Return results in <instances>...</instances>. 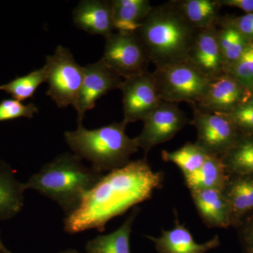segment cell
Masks as SVG:
<instances>
[{
  "label": "cell",
  "instance_id": "obj_30",
  "mask_svg": "<svg viewBox=\"0 0 253 253\" xmlns=\"http://www.w3.org/2000/svg\"><path fill=\"white\" fill-rule=\"evenodd\" d=\"M235 229L243 253H253V212L244 217Z\"/></svg>",
  "mask_w": 253,
  "mask_h": 253
},
{
  "label": "cell",
  "instance_id": "obj_19",
  "mask_svg": "<svg viewBox=\"0 0 253 253\" xmlns=\"http://www.w3.org/2000/svg\"><path fill=\"white\" fill-rule=\"evenodd\" d=\"M140 212V208L135 206L117 230L107 235L97 236L88 241L85 253H131L129 239L131 227Z\"/></svg>",
  "mask_w": 253,
  "mask_h": 253
},
{
  "label": "cell",
  "instance_id": "obj_16",
  "mask_svg": "<svg viewBox=\"0 0 253 253\" xmlns=\"http://www.w3.org/2000/svg\"><path fill=\"white\" fill-rule=\"evenodd\" d=\"M191 197L201 219L208 227L231 226L230 208L220 190L192 189Z\"/></svg>",
  "mask_w": 253,
  "mask_h": 253
},
{
  "label": "cell",
  "instance_id": "obj_9",
  "mask_svg": "<svg viewBox=\"0 0 253 253\" xmlns=\"http://www.w3.org/2000/svg\"><path fill=\"white\" fill-rule=\"evenodd\" d=\"M143 123L142 131L135 139L138 147L144 150L146 157L153 148L172 139L191 121L178 104L161 101Z\"/></svg>",
  "mask_w": 253,
  "mask_h": 253
},
{
  "label": "cell",
  "instance_id": "obj_6",
  "mask_svg": "<svg viewBox=\"0 0 253 253\" xmlns=\"http://www.w3.org/2000/svg\"><path fill=\"white\" fill-rule=\"evenodd\" d=\"M46 68L49 89L46 95L59 109L71 106L75 108L81 89L84 67L80 66L68 48L59 45L54 54L46 56Z\"/></svg>",
  "mask_w": 253,
  "mask_h": 253
},
{
  "label": "cell",
  "instance_id": "obj_21",
  "mask_svg": "<svg viewBox=\"0 0 253 253\" xmlns=\"http://www.w3.org/2000/svg\"><path fill=\"white\" fill-rule=\"evenodd\" d=\"M113 23L118 31L136 32L152 9L149 0H113Z\"/></svg>",
  "mask_w": 253,
  "mask_h": 253
},
{
  "label": "cell",
  "instance_id": "obj_12",
  "mask_svg": "<svg viewBox=\"0 0 253 253\" xmlns=\"http://www.w3.org/2000/svg\"><path fill=\"white\" fill-rule=\"evenodd\" d=\"M251 96L252 93L247 87L226 74L211 81L204 96L191 107L208 112L229 113L247 102Z\"/></svg>",
  "mask_w": 253,
  "mask_h": 253
},
{
  "label": "cell",
  "instance_id": "obj_23",
  "mask_svg": "<svg viewBox=\"0 0 253 253\" xmlns=\"http://www.w3.org/2000/svg\"><path fill=\"white\" fill-rule=\"evenodd\" d=\"M221 160L228 174H253V134H241Z\"/></svg>",
  "mask_w": 253,
  "mask_h": 253
},
{
  "label": "cell",
  "instance_id": "obj_15",
  "mask_svg": "<svg viewBox=\"0 0 253 253\" xmlns=\"http://www.w3.org/2000/svg\"><path fill=\"white\" fill-rule=\"evenodd\" d=\"M175 226L171 230L162 229V234L158 238L146 236L155 244L158 253H206L220 246L219 236L203 244L195 242L192 234L184 224H179L177 212L174 211Z\"/></svg>",
  "mask_w": 253,
  "mask_h": 253
},
{
  "label": "cell",
  "instance_id": "obj_2",
  "mask_svg": "<svg viewBox=\"0 0 253 253\" xmlns=\"http://www.w3.org/2000/svg\"><path fill=\"white\" fill-rule=\"evenodd\" d=\"M104 175L84 166L77 155L66 152L44 164L24 186L54 201L67 217L77 211Z\"/></svg>",
  "mask_w": 253,
  "mask_h": 253
},
{
  "label": "cell",
  "instance_id": "obj_37",
  "mask_svg": "<svg viewBox=\"0 0 253 253\" xmlns=\"http://www.w3.org/2000/svg\"><path fill=\"white\" fill-rule=\"evenodd\" d=\"M0 253H6V252H4V251H0Z\"/></svg>",
  "mask_w": 253,
  "mask_h": 253
},
{
  "label": "cell",
  "instance_id": "obj_1",
  "mask_svg": "<svg viewBox=\"0 0 253 253\" xmlns=\"http://www.w3.org/2000/svg\"><path fill=\"white\" fill-rule=\"evenodd\" d=\"M163 181L164 173L154 172L146 157L130 161L104 175L77 211L65 218L64 231L70 234L89 229L103 232L111 219L151 199Z\"/></svg>",
  "mask_w": 253,
  "mask_h": 253
},
{
  "label": "cell",
  "instance_id": "obj_5",
  "mask_svg": "<svg viewBox=\"0 0 253 253\" xmlns=\"http://www.w3.org/2000/svg\"><path fill=\"white\" fill-rule=\"evenodd\" d=\"M153 76L161 101L191 106L199 102L211 81L187 61L156 68Z\"/></svg>",
  "mask_w": 253,
  "mask_h": 253
},
{
  "label": "cell",
  "instance_id": "obj_28",
  "mask_svg": "<svg viewBox=\"0 0 253 253\" xmlns=\"http://www.w3.org/2000/svg\"><path fill=\"white\" fill-rule=\"evenodd\" d=\"M38 108L31 103L24 105L16 99H6L0 103V122L18 118H33Z\"/></svg>",
  "mask_w": 253,
  "mask_h": 253
},
{
  "label": "cell",
  "instance_id": "obj_35",
  "mask_svg": "<svg viewBox=\"0 0 253 253\" xmlns=\"http://www.w3.org/2000/svg\"><path fill=\"white\" fill-rule=\"evenodd\" d=\"M249 101V102L253 103V94H252V96H251V97L250 98L249 101Z\"/></svg>",
  "mask_w": 253,
  "mask_h": 253
},
{
  "label": "cell",
  "instance_id": "obj_27",
  "mask_svg": "<svg viewBox=\"0 0 253 253\" xmlns=\"http://www.w3.org/2000/svg\"><path fill=\"white\" fill-rule=\"evenodd\" d=\"M227 74L250 89L253 84V41L249 43L239 59L228 71Z\"/></svg>",
  "mask_w": 253,
  "mask_h": 253
},
{
  "label": "cell",
  "instance_id": "obj_14",
  "mask_svg": "<svg viewBox=\"0 0 253 253\" xmlns=\"http://www.w3.org/2000/svg\"><path fill=\"white\" fill-rule=\"evenodd\" d=\"M73 20L79 29L105 38L115 30L111 1L83 0L73 10Z\"/></svg>",
  "mask_w": 253,
  "mask_h": 253
},
{
  "label": "cell",
  "instance_id": "obj_34",
  "mask_svg": "<svg viewBox=\"0 0 253 253\" xmlns=\"http://www.w3.org/2000/svg\"><path fill=\"white\" fill-rule=\"evenodd\" d=\"M59 253H83L80 252V251H76V250H74V249H68V250H66V251H61V252H60Z\"/></svg>",
  "mask_w": 253,
  "mask_h": 253
},
{
  "label": "cell",
  "instance_id": "obj_33",
  "mask_svg": "<svg viewBox=\"0 0 253 253\" xmlns=\"http://www.w3.org/2000/svg\"><path fill=\"white\" fill-rule=\"evenodd\" d=\"M0 251H4V252L6 253H11L10 251H8L6 249V248L5 247L4 245L3 244L2 241H1V237H0Z\"/></svg>",
  "mask_w": 253,
  "mask_h": 253
},
{
  "label": "cell",
  "instance_id": "obj_4",
  "mask_svg": "<svg viewBox=\"0 0 253 253\" xmlns=\"http://www.w3.org/2000/svg\"><path fill=\"white\" fill-rule=\"evenodd\" d=\"M126 126L123 121L94 129L78 125L76 130L64 133L65 140L73 154L89 161L95 170L109 173L130 162L139 149L135 138L126 135Z\"/></svg>",
  "mask_w": 253,
  "mask_h": 253
},
{
  "label": "cell",
  "instance_id": "obj_25",
  "mask_svg": "<svg viewBox=\"0 0 253 253\" xmlns=\"http://www.w3.org/2000/svg\"><path fill=\"white\" fill-rule=\"evenodd\" d=\"M208 154L196 143L186 142L180 149L169 152L162 151V158L166 162L174 163L179 167L184 176H189L201 168Z\"/></svg>",
  "mask_w": 253,
  "mask_h": 253
},
{
  "label": "cell",
  "instance_id": "obj_22",
  "mask_svg": "<svg viewBox=\"0 0 253 253\" xmlns=\"http://www.w3.org/2000/svg\"><path fill=\"white\" fill-rule=\"evenodd\" d=\"M228 173L221 158L208 155L202 166L196 172L184 176L189 190L213 189L222 190Z\"/></svg>",
  "mask_w": 253,
  "mask_h": 253
},
{
  "label": "cell",
  "instance_id": "obj_3",
  "mask_svg": "<svg viewBox=\"0 0 253 253\" xmlns=\"http://www.w3.org/2000/svg\"><path fill=\"white\" fill-rule=\"evenodd\" d=\"M198 31L172 0L153 6L135 33L151 63L160 68L186 61Z\"/></svg>",
  "mask_w": 253,
  "mask_h": 253
},
{
  "label": "cell",
  "instance_id": "obj_18",
  "mask_svg": "<svg viewBox=\"0 0 253 253\" xmlns=\"http://www.w3.org/2000/svg\"><path fill=\"white\" fill-rule=\"evenodd\" d=\"M26 190L14 169L0 160V221L9 220L21 212Z\"/></svg>",
  "mask_w": 253,
  "mask_h": 253
},
{
  "label": "cell",
  "instance_id": "obj_8",
  "mask_svg": "<svg viewBox=\"0 0 253 253\" xmlns=\"http://www.w3.org/2000/svg\"><path fill=\"white\" fill-rule=\"evenodd\" d=\"M192 109L193 119L190 124L197 132L195 143L208 155L221 158L235 144L241 133L224 113Z\"/></svg>",
  "mask_w": 253,
  "mask_h": 253
},
{
  "label": "cell",
  "instance_id": "obj_36",
  "mask_svg": "<svg viewBox=\"0 0 253 253\" xmlns=\"http://www.w3.org/2000/svg\"><path fill=\"white\" fill-rule=\"evenodd\" d=\"M249 90L251 91V92L252 93V94H253V84L252 86H251V87L250 88Z\"/></svg>",
  "mask_w": 253,
  "mask_h": 253
},
{
  "label": "cell",
  "instance_id": "obj_11",
  "mask_svg": "<svg viewBox=\"0 0 253 253\" xmlns=\"http://www.w3.org/2000/svg\"><path fill=\"white\" fill-rule=\"evenodd\" d=\"M122 79L101 60L84 67V78L75 109L78 125H83L86 111L94 109L96 101L110 91L120 89Z\"/></svg>",
  "mask_w": 253,
  "mask_h": 253
},
{
  "label": "cell",
  "instance_id": "obj_17",
  "mask_svg": "<svg viewBox=\"0 0 253 253\" xmlns=\"http://www.w3.org/2000/svg\"><path fill=\"white\" fill-rule=\"evenodd\" d=\"M221 193L230 208L231 226L236 228L253 212V174H228Z\"/></svg>",
  "mask_w": 253,
  "mask_h": 253
},
{
  "label": "cell",
  "instance_id": "obj_26",
  "mask_svg": "<svg viewBox=\"0 0 253 253\" xmlns=\"http://www.w3.org/2000/svg\"><path fill=\"white\" fill-rule=\"evenodd\" d=\"M47 75L44 66L23 77L16 78L7 84L0 86V89L6 91L19 101L33 97L36 89L42 83H46Z\"/></svg>",
  "mask_w": 253,
  "mask_h": 253
},
{
  "label": "cell",
  "instance_id": "obj_32",
  "mask_svg": "<svg viewBox=\"0 0 253 253\" xmlns=\"http://www.w3.org/2000/svg\"><path fill=\"white\" fill-rule=\"evenodd\" d=\"M223 6L236 7L243 10L246 14L253 13V0H219Z\"/></svg>",
  "mask_w": 253,
  "mask_h": 253
},
{
  "label": "cell",
  "instance_id": "obj_20",
  "mask_svg": "<svg viewBox=\"0 0 253 253\" xmlns=\"http://www.w3.org/2000/svg\"><path fill=\"white\" fill-rule=\"evenodd\" d=\"M188 22L196 30L217 26L221 16L219 0H173Z\"/></svg>",
  "mask_w": 253,
  "mask_h": 253
},
{
  "label": "cell",
  "instance_id": "obj_31",
  "mask_svg": "<svg viewBox=\"0 0 253 253\" xmlns=\"http://www.w3.org/2000/svg\"><path fill=\"white\" fill-rule=\"evenodd\" d=\"M250 41H253V13L246 14L239 17H223Z\"/></svg>",
  "mask_w": 253,
  "mask_h": 253
},
{
  "label": "cell",
  "instance_id": "obj_7",
  "mask_svg": "<svg viewBox=\"0 0 253 253\" xmlns=\"http://www.w3.org/2000/svg\"><path fill=\"white\" fill-rule=\"evenodd\" d=\"M101 60L124 79L146 72L151 63L147 51L135 32L118 31L106 38Z\"/></svg>",
  "mask_w": 253,
  "mask_h": 253
},
{
  "label": "cell",
  "instance_id": "obj_10",
  "mask_svg": "<svg viewBox=\"0 0 253 253\" xmlns=\"http://www.w3.org/2000/svg\"><path fill=\"white\" fill-rule=\"evenodd\" d=\"M123 121L126 125L144 119L161 102L153 73L146 71L122 82Z\"/></svg>",
  "mask_w": 253,
  "mask_h": 253
},
{
  "label": "cell",
  "instance_id": "obj_13",
  "mask_svg": "<svg viewBox=\"0 0 253 253\" xmlns=\"http://www.w3.org/2000/svg\"><path fill=\"white\" fill-rule=\"evenodd\" d=\"M186 61L211 81L227 74L218 43L217 26L198 31Z\"/></svg>",
  "mask_w": 253,
  "mask_h": 253
},
{
  "label": "cell",
  "instance_id": "obj_29",
  "mask_svg": "<svg viewBox=\"0 0 253 253\" xmlns=\"http://www.w3.org/2000/svg\"><path fill=\"white\" fill-rule=\"evenodd\" d=\"M224 114L232 121L241 134H253V103L247 101L231 112Z\"/></svg>",
  "mask_w": 253,
  "mask_h": 253
},
{
  "label": "cell",
  "instance_id": "obj_24",
  "mask_svg": "<svg viewBox=\"0 0 253 253\" xmlns=\"http://www.w3.org/2000/svg\"><path fill=\"white\" fill-rule=\"evenodd\" d=\"M218 25L220 26L217 28L218 43L228 73L251 41L226 22L223 17H221Z\"/></svg>",
  "mask_w": 253,
  "mask_h": 253
}]
</instances>
